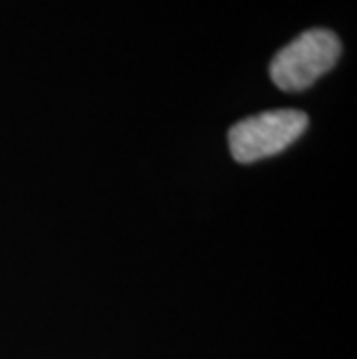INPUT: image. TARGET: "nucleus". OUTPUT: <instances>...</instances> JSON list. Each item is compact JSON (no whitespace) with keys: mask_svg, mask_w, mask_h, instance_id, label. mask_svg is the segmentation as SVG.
<instances>
[{"mask_svg":"<svg viewBox=\"0 0 357 359\" xmlns=\"http://www.w3.org/2000/svg\"><path fill=\"white\" fill-rule=\"evenodd\" d=\"M339 56V37L328 28H311L271 58L269 74L281 90H304L330 72Z\"/></svg>","mask_w":357,"mask_h":359,"instance_id":"1","label":"nucleus"},{"mask_svg":"<svg viewBox=\"0 0 357 359\" xmlns=\"http://www.w3.org/2000/svg\"><path fill=\"white\" fill-rule=\"evenodd\" d=\"M307 128L309 116L304 111H264L234 123L227 135V144L237 163H255V160L281 154L292 142H297Z\"/></svg>","mask_w":357,"mask_h":359,"instance_id":"2","label":"nucleus"}]
</instances>
